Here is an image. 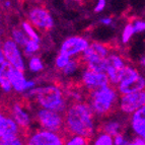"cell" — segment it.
<instances>
[{
    "label": "cell",
    "instance_id": "obj_1",
    "mask_svg": "<svg viewBox=\"0 0 145 145\" xmlns=\"http://www.w3.org/2000/svg\"><path fill=\"white\" fill-rule=\"evenodd\" d=\"M67 134H78L91 139L95 136V119L88 103L74 102L64 113Z\"/></svg>",
    "mask_w": 145,
    "mask_h": 145
},
{
    "label": "cell",
    "instance_id": "obj_2",
    "mask_svg": "<svg viewBox=\"0 0 145 145\" xmlns=\"http://www.w3.org/2000/svg\"><path fill=\"white\" fill-rule=\"evenodd\" d=\"M25 97L34 101L39 108L53 110L64 114L68 108L67 97L63 89L56 84L36 86L34 89L25 92Z\"/></svg>",
    "mask_w": 145,
    "mask_h": 145
},
{
    "label": "cell",
    "instance_id": "obj_3",
    "mask_svg": "<svg viewBox=\"0 0 145 145\" xmlns=\"http://www.w3.org/2000/svg\"><path fill=\"white\" fill-rule=\"evenodd\" d=\"M119 91L117 87L109 84L97 89L88 91V101L90 108L99 118L108 117L114 112L119 105Z\"/></svg>",
    "mask_w": 145,
    "mask_h": 145
},
{
    "label": "cell",
    "instance_id": "obj_4",
    "mask_svg": "<svg viewBox=\"0 0 145 145\" xmlns=\"http://www.w3.org/2000/svg\"><path fill=\"white\" fill-rule=\"evenodd\" d=\"M110 53L111 50L106 45L93 42L90 43L89 47L80 56V59L85 68L99 72H106Z\"/></svg>",
    "mask_w": 145,
    "mask_h": 145
},
{
    "label": "cell",
    "instance_id": "obj_5",
    "mask_svg": "<svg viewBox=\"0 0 145 145\" xmlns=\"http://www.w3.org/2000/svg\"><path fill=\"white\" fill-rule=\"evenodd\" d=\"M22 130L15 120L2 113L0 116V144L1 145H22L25 144L24 139L20 136Z\"/></svg>",
    "mask_w": 145,
    "mask_h": 145
},
{
    "label": "cell",
    "instance_id": "obj_6",
    "mask_svg": "<svg viewBox=\"0 0 145 145\" xmlns=\"http://www.w3.org/2000/svg\"><path fill=\"white\" fill-rule=\"evenodd\" d=\"M34 116L40 128L60 132V133H62L63 130L65 131V118L62 113L53 110L39 108Z\"/></svg>",
    "mask_w": 145,
    "mask_h": 145
},
{
    "label": "cell",
    "instance_id": "obj_7",
    "mask_svg": "<svg viewBox=\"0 0 145 145\" xmlns=\"http://www.w3.org/2000/svg\"><path fill=\"white\" fill-rule=\"evenodd\" d=\"M116 87L120 94L139 91L145 89V78L136 68L127 64L124 69L121 81Z\"/></svg>",
    "mask_w": 145,
    "mask_h": 145
},
{
    "label": "cell",
    "instance_id": "obj_8",
    "mask_svg": "<svg viewBox=\"0 0 145 145\" xmlns=\"http://www.w3.org/2000/svg\"><path fill=\"white\" fill-rule=\"evenodd\" d=\"M27 20L41 31H48L54 27V18L45 6L36 4L27 10Z\"/></svg>",
    "mask_w": 145,
    "mask_h": 145
},
{
    "label": "cell",
    "instance_id": "obj_9",
    "mask_svg": "<svg viewBox=\"0 0 145 145\" xmlns=\"http://www.w3.org/2000/svg\"><path fill=\"white\" fill-rule=\"evenodd\" d=\"M25 140L27 145H63L65 144V136L60 132L40 128L29 134Z\"/></svg>",
    "mask_w": 145,
    "mask_h": 145
},
{
    "label": "cell",
    "instance_id": "obj_10",
    "mask_svg": "<svg viewBox=\"0 0 145 145\" xmlns=\"http://www.w3.org/2000/svg\"><path fill=\"white\" fill-rule=\"evenodd\" d=\"M22 49L11 38L3 41L1 51L4 54L6 60L9 62L11 66L20 69V70L24 71L27 66L25 60H24L25 56L24 54V51H22Z\"/></svg>",
    "mask_w": 145,
    "mask_h": 145
},
{
    "label": "cell",
    "instance_id": "obj_11",
    "mask_svg": "<svg viewBox=\"0 0 145 145\" xmlns=\"http://www.w3.org/2000/svg\"><path fill=\"white\" fill-rule=\"evenodd\" d=\"M24 71L9 65L4 72L0 73V75H6L9 78L12 83V86H13V90L16 93L24 94L29 90L34 89L37 86V83L35 80H27L24 76Z\"/></svg>",
    "mask_w": 145,
    "mask_h": 145
},
{
    "label": "cell",
    "instance_id": "obj_12",
    "mask_svg": "<svg viewBox=\"0 0 145 145\" xmlns=\"http://www.w3.org/2000/svg\"><path fill=\"white\" fill-rule=\"evenodd\" d=\"M143 106H145V89L121 94L119 99L118 108L124 115L131 116Z\"/></svg>",
    "mask_w": 145,
    "mask_h": 145
},
{
    "label": "cell",
    "instance_id": "obj_13",
    "mask_svg": "<svg viewBox=\"0 0 145 145\" xmlns=\"http://www.w3.org/2000/svg\"><path fill=\"white\" fill-rule=\"evenodd\" d=\"M89 41L84 37L72 36L63 41L59 52L66 54L71 58H76L82 55L83 52L89 47Z\"/></svg>",
    "mask_w": 145,
    "mask_h": 145
},
{
    "label": "cell",
    "instance_id": "obj_14",
    "mask_svg": "<svg viewBox=\"0 0 145 145\" xmlns=\"http://www.w3.org/2000/svg\"><path fill=\"white\" fill-rule=\"evenodd\" d=\"M126 66H127V63L120 54L110 53L108 57V66L106 70V73L110 80V84L117 86L120 83Z\"/></svg>",
    "mask_w": 145,
    "mask_h": 145
},
{
    "label": "cell",
    "instance_id": "obj_15",
    "mask_svg": "<svg viewBox=\"0 0 145 145\" xmlns=\"http://www.w3.org/2000/svg\"><path fill=\"white\" fill-rule=\"evenodd\" d=\"M80 81L83 87L88 91L110 84L109 77L106 72H99V71L91 70L89 68H85L81 72Z\"/></svg>",
    "mask_w": 145,
    "mask_h": 145
},
{
    "label": "cell",
    "instance_id": "obj_16",
    "mask_svg": "<svg viewBox=\"0 0 145 145\" xmlns=\"http://www.w3.org/2000/svg\"><path fill=\"white\" fill-rule=\"evenodd\" d=\"M9 115L14 119L22 130L29 129L31 125V115L22 103L14 102L9 106Z\"/></svg>",
    "mask_w": 145,
    "mask_h": 145
},
{
    "label": "cell",
    "instance_id": "obj_17",
    "mask_svg": "<svg viewBox=\"0 0 145 145\" xmlns=\"http://www.w3.org/2000/svg\"><path fill=\"white\" fill-rule=\"evenodd\" d=\"M130 127L134 135H139L145 139V106L131 115Z\"/></svg>",
    "mask_w": 145,
    "mask_h": 145
},
{
    "label": "cell",
    "instance_id": "obj_18",
    "mask_svg": "<svg viewBox=\"0 0 145 145\" xmlns=\"http://www.w3.org/2000/svg\"><path fill=\"white\" fill-rule=\"evenodd\" d=\"M99 129L103 132L110 134L112 136H116L117 134L122 133L123 131V123L117 119H109L106 121L103 122L99 126Z\"/></svg>",
    "mask_w": 145,
    "mask_h": 145
},
{
    "label": "cell",
    "instance_id": "obj_19",
    "mask_svg": "<svg viewBox=\"0 0 145 145\" xmlns=\"http://www.w3.org/2000/svg\"><path fill=\"white\" fill-rule=\"evenodd\" d=\"M81 65H83V63L80 58H78V57L71 58L70 62L68 63L67 65L60 71L62 72L63 76H65V77H72V76H74L78 72Z\"/></svg>",
    "mask_w": 145,
    "mask_h": 145
},
{
    "label": "cell",
    "instance_id": "obj_20",
    "mask_svg": "<svg viewBox=\"0 0 145 145\" xmlns=\"http://www.w3.org/2000/svg\"><path fill=\"white\" fill-rule=\"evenodd\" d=\"M10 38H11L15 43L20 47L24 48L25 46V44L29 41V38L27 35L25 34V31L22 29V27H13L10 31Z\"/></svg>",
    "mask_w": 145,
    "mask_h": 145
},
{
    "label": "cell",
    "instance_id": "obj_21",
    "mask_svg": "<svg viewBox=\"0 0 145 145\" xmlns=\"http://www.w3.org/2000/svg\"><path fill=\"white\" fill-rule=\"evenodd\" d=\"M27 66L29 68V70L33 73H39L42 72L45 68V65H44V62L42 60V58L40 56L34 55L27 58Z\"/></svg>",
    "mask_w": 145,
    "mask_h": 145
},
{
    "label": "cell",
    "instance_id": "obj_22",
    "mask_svg": "<svg viewBox=\"0 0 145 145\" xmlns=\"http://www.w3.org/2000/svg\"><path fill=\"white\" fill-rule=\"evenodd\" d=\"M20 27L25 31V34L27 35V37H29L31 40L41 42V36H40L39 31H38L39 29H37L36 27H34L29 20H24V22L20 24Z\"/></svg>",
    "mask_w": 145,
    "mask_h": 145
},
{
    "label": "cell",
    "instance_id": "obj_23",
    "mask_svg": "<svg viewBox=\"0 0 145 145\" xmlns=\"http://www.w3.org/2000/svg\"><path fill=\"white\" fill-rule=\"evenodd\" d=\"M89 140L91 139L78 134H68V136H65L66 145H87L91 143Z\"/></svg>",
    "mask_w": 145,
    "mask_h": 145
},
{
    "label": "cell",
    "instance_id": "obj_24",
    "mask_svg": "<svg viewBox=\"0 0 145 145\" xmlns=\"http://www.w3.org/2000/svg\"><path fill=\"white\" fill-rule=\"evenodd\" d=\"M41 49V42L35 41V40H31L25 44V46L22 48V51L25 56V58H29L31 56L36 55Z\"/></svg>",
    "mask_w": 145,
    "mask_h": 145
},
{
    "label": "cell",
    "instance_id": "obj_25",
    "mask_svg": "<svg viewBox=\"0 0 145 145\" xmlns=\"http://www.w3.org/2000/svg\"><path fill=\"white\" fill-rule=\"evenodd\" d=\"M92 144L93 145H113L114 144V136L110 135L101 131L97 136L92 138Z\"/></svg>",
    "mask_w": 145,
    "mask_h": 145
},
{
    "label": "cell",
    "instance_id": "obj_26",
    "mask_svg": "<svg viewBox=\"0 0 145 145\" xmlns=\"http://www.w3.org/2000/svg\"><path fill=\"white\" fill-rule=\"evenodd\" d=\"M136 34L135 29L132 22H129L124 27L123 31H122L121 35V41L123 44H128L131 41V39L133 38V36Z\"/></svg>",
    "mask_w": 145,
    "mask_h": 145
},
{
    "label": "cell",
    "instance_id": "obj_27",
    "mask_svg": "<svg viewBox=\"0 0 145 145\" xmlns=\"http://www.w3.org/2000/svg\"><path fill=\"white\" fill-rule=\"evenodd\" d=\"M70 60H71V57H69V56L66 55V54H63L59 52L58 56H57L55 59V67L57 68L58 70H62L63 68L70 62Z\"/></svg>",
    "mask_w": 145,
    "mask_h": 145
},
{
    "label": "cell",
    "instance_id": "obj_28",
    "mask_svg": "<svg viewBox=\"0 0 145 145\" xmlns=\"http://www.w3.org/2000/svg\"><path fill=\"white\" fill-rule=\"evenodd\" d=\"M0 86L4 93H10L13 90L11 81L6 75H0Z\"/></svg>",
    "mask_w": 145,
    "mask_h": 145
},
{
    "label": "cell",
    "instance_id": "obj_29",
    "mask_svg": "<svg viewBox=\"0 0 145 145\" xmlns=\"http://www.w3.org/2000/svg\"><path fill=\"white\" fill-rule=\"evenodd\" d=\"M114 144L115 145H130V141L125 135L122 133L117 134L116 136H114Z\"/></svg>",
    "mask_w": 145,
    "mask_h": 145
},
{
    "label": "cell",
    "instance_id": "obj_30",
    "mask_svg": "<svg viewBox=\"0 0 145 145\" xmlns=\"http://www.w3.org/2000/svg\"><path fill=\"white\" fill-rule=\"evenodd\" d=\"M134 25V29H135L136 34H141V33H144L145 31V20H134L132 22Z\"/></svg>",
    "mask_w": 145,
    "mask_h": 145
},
{
    "label": "cell",
    "instance_id": "obj_31",
    "mask_svg": "<svg viewBox=\"0 0 145 145\" xmlns=\"http://www.w3.org/2000/svg\"><path fill=\"white\" fill-rule=\"evenodd\" d=\"M106 6V0H97V3L94 5L93 11L95 13H101L105 10Z\"/></svg>",
    "mask_w": 145,
    "mask_h": 145
},
{
    "label": "cell",
    "instance_id": "obj_32",
    "mask_svg": "<svg viewBox=\"0 0 145 145\" xmlns=\"http://www.w3.org/2000/svg\"><path fill=\"white\" fill-rule=\"evenodd\" d=\"M130 145H145V139L139 135H134L130 139Z\"/></svg>",
    "mask_w": 145,
    "mask_h": 145
},
{
    "label": "cell",
    "instance_id": "obj_33",
    "mask_svg": "<svg viewBox=\"0 0 145 145\" xmlns=\"http://www.w3.org/2000/svg\"><path fill=\"white\" fill-rule=\"evenodd\" d=\"M99 22H101L102 24H104V25L110 27V25H112V24H113L114 20H113L111 16H105V17H102V18L99 20Z\"/></svg>",
    "mask_w": 145,
    "mask_h": 145
},
{
    "label": "cell",
    "instance_id": "obj_34",
    "mask_svg": "<svg viewBox=\"0 0 145 145\" xmlns=\"http://www.w3.org/2000/svg\"><path fill=\"white\" fill-rule=\"evenodd\" d=\"M3 6L5 8H10L11 7V1L10 0H4L3 1Z\"/></svg>",
    "mask_w": 145,
    "mask_h": 145
},
{
    "label": "cell",
    "instance_id": "obj_35",
    "mask_svg": "<svg viewBox=\"0 0 145 145\" xmlns=\"http://www.w3.org/2000/svg\"><path fill=\"white\" fill-rule=\"evenodd\" d=\"M139 63H140V65L142 66L143 68H145V56L141 57V59H140V61H139Z\"/></svg>",
    "mask_w": 145,
    "mask_h": 145
},
{
    "label": "cell",
    "instance_id": "obj_36",
    "mask_svg": "<svg viewBox=\"0 0 145 145\" xmlns=\"http://www.w3.org/2000/svg\"><path fill=\"white\" fill-rule=\"evenodd\" d=\"M29 1L35 2V3H41V2H43V1H45V0H29Z\"/></svg>",
    "mask_w": 145,
    "mask_h": 145
},
{
    "label": "cell",
    "instance_id": "obj_37",
    "mask_svg": "<svg viewBox=\"0 0 145 145\" xmlns=\"http://www.w3.org/2000/svg\"><path fill=\"white\" fill-rule=\"evenodd\" d=\"M71 1H74V2H81L83 0H71Z\"/></svg>",
    "mask_w": 145,
    "mask_h": 145
}]
</instances>
